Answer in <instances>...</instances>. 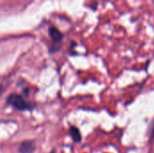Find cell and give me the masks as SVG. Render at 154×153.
<instances>
[{
    "instance_id": "cell-1",
    "label": "cell",
    "mask_w": 154,
    "mask_h": 153,
    "mask_svg": "<svg viewBox=\"0 0 154 153\" xmlns=\"http://www.w3.org/2000/svg\"><path fill=\"white\" fill-rule=\"evenodd\" d=\"M6 104L18 111H32L35 107L34 104L27 102L24 98L17 94H11L6 98Z\"/></svg>"
},
{
    "instance_id": "cell-2",
    "label": "cell",
    "mask_w": 154,
    "mask_h": 153,
    "mask_svg": "<svg viewBox=\"0 0 154 153\" xmlns=\"http://www.w3.org/2000/svg\"><path fill=\"white\" fill-rule=\"evenodd\" d=\"M49 34H50V37L51 39V46L50 49V52L53 53V52L58 51V50L60 49L61 41L63 39V35L54 26H51L49 28Z\"/></svg>"
},
{
    "instance_id": "cell-4",
    "label": "cell",
    "mask_w": 154,
    "mask_h": 153,
    "mask_svg": "<svg viewBox=\"0 0 154 153\" xmlns=\"http://www.w3.org/2000/svg\"><path fill=\"white\" fill-rule=\"evenodd\" d=\"M69 134L71 136V138L73 139V141L77 143L80 142L82 140V136L81 133L79 132V130L76 127V126H70L69 128Z\"/></svg>"
},
{
    "instance_id": "cell-6",
    "label": "cell",
    "mask_w": 154,
    "mask_h": 153,
    "mask_svg": "<svg viewBox=\"0 0 154 153\" xmlns=\"http://www.w3.org/2000/svg\"><path fill=\"white\" fill-rule=\"evenodd\" d=\"M3 92H4V87L0 86V96H1L2 94H3Z\"/></svg>"
},
{
    "instance_id": "cell-3",
    "label": "cell",
    "mask_w": 154,
    "mask_h": 153,
    "mask_svg": "<svg viewBox=\"0 0 154 153\" xmlns=\"http://www.w3.org/2000/svg\"><path fill=\"white\" fill-rule=\"evenodd\" d=\"M35 147V142L33 141H24L20 144L18 153H33Z\"/></svg>"
},
{
    "instance_id": "cell-5",
    "label": "cell",
    "mask_w": 154,
    "mask_h": 153,
    "mask_svg": "<svg viewBox=\"0 0 154 153\" xmlns=\"http://www.w3.org/2000/svg\"><path fill=\"white\" fill-rule=\"evenodd\" d=\"M151 141L154 143V121L152 124V128H151Z\"/></svg>"
},
{
    "instance_id": "cell-7",
    "label": "cell",
    "mask_w": 154,
    "mask_h": 153,
    "mask_svg": "<svg viewBox=\"0 0 154 153\" xmlns=\"http://www.w3.org/2000/svg\"><path fill=\"white\" fill-rule=\"evenodd\" d=\"M51 153H55V151H51Z\"/></svg>"
}]
</instances>
